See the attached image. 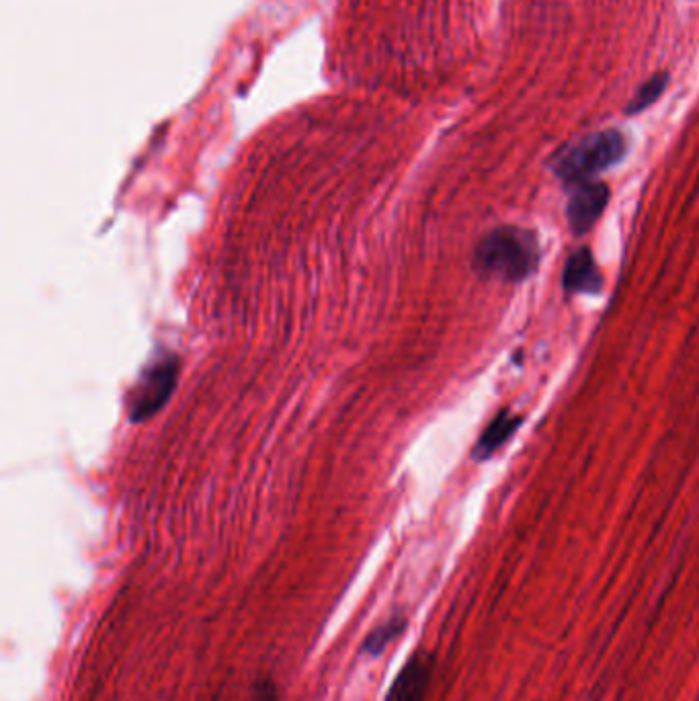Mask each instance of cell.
I'll list each match as a JSON object with an SVG mask.
<instances>
[{
	"label": "cell",
	"instance_id": "4",
	"mask_svg": "<svg viewBox=\"0 0 699 701\" xmlns=\"http://www.w3.org/2000/svg\"><path fill=\"white\" fill-rule=\"evenodd\" d=\"M609 203V187L599 181H585L568 187L566 220L574 236L587 234L603 216Z\"/></svg>",
	"mask_w": 699,
	"mask_h": 701
},
{
	"label": "cell",
	"instance_id": "9",
	"mask_svg": "<svg viewBox=\"0 0 699 701\" xmlns=\"http://www.w3.org/2000/svg\"><path fill=\"white\" fill-rule=\"evenodd\" d=\"M671 74L669 72H656L652 74L644 85H640V89L634 93V97L630 99V103L626 105L624 113L626 115H638L642 111H646L648 107H652L656 101L663 97V93L669 87Z\"/></svg>",
	"mask_w": 699,
	"mask_h": 701
},
{
	"label": "cell",
	"instance_id": "6",
	"mask_svg": "<svg viewBox=\"0 0 699 701\" xmlns=\"http://www.w3.org/2000/svg\"><path fill=\"white\" fill-rule=\"evenodd\" d=\"M562 285L568 294L595 296L603 290V275L595 263L591 249H579L568 257L564 265Z\"/></svg>",
	"mask_w": 699,
	"mask_h": 701
},
{
	"label": "cell",
	"instance_id": "8",
	"mask_svg": "<svg viewBox=\"0 0 699 701\" xmlns=\"http://www.w3.org/2000/svg\"><path fill=\"white\" fill-rule=\"evenodd\" d=\"M408 622L404 615H392L388 620L380 626H376L372 632H369L361 644V654L376 658L380 656L396 638H400L406 630Z\"/></svg>",
	"mask_w": 699,
	"mask_h": 701
},
{
	"label": "cell",
	"instance_id": "1",
	"mask_svg": "<svg viewBox=\"0 0 699 701\" xmlns=\"http://www.w3.org/2000/svg\"><path fill=\"white\" fill-rule=\"evenodd\" d=\"M542 249L538 234L521 226L490 230L474 249L472 267L486 281L523 283L538 271Z\"/></svg>",
	"mask_w": 699,
	"mask_h": 701
},
{
	"label": "cell",
	"instance_id": "3",
	"mask_svg": "<svg viewBox=\"0 0 699 701\" xmlns=\"http://www.w3.org/2000/svg\"><path fill=\"white\" fill-rule=\"evenodd\" d=\"M177 374H179V367L175 357H162L150 367H146L132 394L130 419L138 423L152 417L156 410H160L175 388Z\"/></svg>",
	"mask_w": 699,
	"mask_h": 701
},
{
	"label": "cell",
	"instance_id": "2",
	"mask_svg": "<svg viewBox=\"0 0 699 701\" xmlns=\"http://www.w3.org/2000/svg\"><path fill=\"white\" fill-rule=\"evenodd\" d=\"M628 154V140L620 130H603L564 144L550 158V171L566 185L595 181L597 175L620 164Z\"/></svg>",
	"mask_w": 699,
	"mask_h": 701
},
{
	"label": "cell",
	"instance_id": "7",
	"mask_svg": "<svg viewBox=\"0 0 699 701\" xmlns=\"http://www.w3.org/2000/svg\"><path fill=\"white\" fill-rule=\"evenodd\" d=\"M523 417L513 415L511 410H501L499 415L488 423V427L482 431L478 443L474 445L472 456L478 462H484L488 458L495 456V453L507 443L511 441V437L517 433V429L521 427Z\"/></svg>",
	"mask_w": 699,
	"mask_h": 701
},
{
	"label": "cell",
	"instance_id": "5",
	"mask_svg": "<svg viewBox=\"0 0 699 701\" xmlns=\"http://www.w3.org/2000/svg\"><path fill=\"white\" fill-rule=\"evenodd\" d=\"M435 673V654L417 648L398 671L384 701H425Z\"/></svg>",
	"mask_w": 699,
	"mask_h": 701
},
{
	"label": "cell",
	"instance_id": "10",
	"mask_svg": "<svg viewBox=\"0 0 699 701\" xmlns=\"http://www.w3.org/2000/svg\"><path fill=\"white\" fill-rule=\"evenodd\" d=\"M255 701H277L279 693H277V685L269 679H261L255 683Z\"/></svg>",
	"mask_w": 699,
	"mask_h": 701
}]
</instances>
